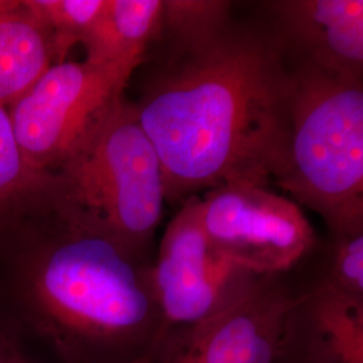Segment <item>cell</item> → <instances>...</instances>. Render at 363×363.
Segmentation results:
<instances>
[{"label":"cell","mask_w":363,"mask_h":363,"mask_svg":"<svg viewBox=\"0 0 363 363\" xmlns=\"http://www.w3.org/2000/svg\"><path fill=\"white\" fill-rule=\"evenodd\" d=\"M274 10L311 64L363 84V0H288Z\"/></svg>","instance_id":"obj_9"},{"label":"cell","mask_w":363,"mask_h":363,"mask_svg":"<svg viewBox=\"0 0 363 363\" xmlns=\"http://www.w3.org/2000/svg\"><path fill=\"white\" fill-rule=\"evenodd\" d=\"M133 363H155L154 362V355L151 354V355H148V357H144L142 359H139V361H136V362Z\"/></svg>","instance_id":"obj_19"},{"label":"cell","mask_w":363,"mask_h":363,"mask_svg":"<svg viewBox=\"0 0 363 363\" xmlns=\"http://www.w3.org/2000/svg\"><path fill=\"white\" fill-rule=\"evenodd\" d=\"M229 9L230 3L216 0L164 1L162 23H169L179 46H191L225 31Z\"/></svg>","instance_id":"obj_15"},{"label":"cell","mask_w":363,"mask_h":363,"mask_svg":"<svg viewBox=\"0 0 363 363\" xmlns=\"http://www.w3.org/2000/svg\"><path fill=\"white\" fill-rule=\"evenodd\" d=\"M50 178L28 167L13 135L7 108L0 106V237L26 229L37 210L49 206Z\"/></svg>","instance_id":"obj_12"},{"label":"cell","mask_w":363,"mask_h":363,"mask_svg":"<svg viewBox=\"0 0 363 363\" xmlns=\"http://www.w3.org/2000/svg\"><path fill=\"white\" fill-rule=\"evenodd\" d=\"M136 108L171 202L229 184L267 186L284 164L288 79L256 39L228 30L179 46Z\"/></svg>","instance_id":"obj_1"},{"label":"cell","mask_w":363,"mask_h":363,"mask_svg":"<svg viewBox=\"0 0 363 363\" xmlns=\"http://www.w3.org/2000/svg\"><path fill=\"white\" fill-rule=\"evenodd\" d=\"M163 9L160 0H105L103 11L81 43L85 61L130 78L162 27Z\"/></svg>","instance_id":"obj_10"},{"label":"cell","mask_w":363,"mask_h":363,"mask_svg":"<svg viewBox=\"0 0 363 363\" xmlns=\"http://www.w3.org/2000/svg\"><path fill=\"white\" fill-rule=\"evenodd\" d=\"M167 201L163 169L135 105L121 99L50 177L62 223L145 259Z\"/></svg>","instance_id":"obj_3"},{"label":"cell","mask_w":363,"mask_h":363,"mask_svg":"<svg viewBox=\"0 0 363 363\" xmlns=\"http://www.w3.org/2000/svg\"><path fill=\"white\" fill-rule=\"evenodd\" d=\"M55 64L52 40L27 0H0V106L9 108Z\"/></svg>","instance_id":"obj_11"},{"label":"cell","mask_w":363,"mask_h":363,"mask_svg":"<svg viewBox=\"0 0 363 363\" xmlns=\"http://www.w3.org/2000/svg\"><path fill=\"white\" fill-rule=\"evenodd\" d=\"M199 199L211 244L245 272L277 276L311 250L313 230L300 206L267 186L229 184Z\"/></svg>","instance_id":"obj_7"},{"label":"cell","mask_w":363,"mask_h":363,"mask_svg":"<svg viewBox=\"0 0 363 363\" xmlns=\"http://www.w3.org/2000/svg\"><path fill=\"white\" fill-rule=\"evenodd\" d=\"M276 183L345 241L363 234V84L311 66L288 79V135Z\"/></svg>","instance_id":"obj_4"},{"label":"cell","mask_w":363,"mask_h":363,"mask_svg":"<svg viewBox=\"0 0 363 363\" xmlns=\"http://www.w3.org/2000/svg\"><path fill=\"white\" fill-rule=\"evenodd\" d=\"M0 363H30L15 337L0 327Z\"/></svg>","instance_id":"obj_18"},{"label":"cell","mask_w":363,"mask_h":363,"mask_svg":"<svg viewBox=\"0 0 363 363\" xmlns=\"http://www.w3.org/2000/svg\"><path fill=\"white\" fill-rule=\"evenodd\" d=\"M320 283L363 300V234L337 241L328 271Z\"/></svg>","instance_id":"obj_17"},{"label":"cell","mask_w":363,"mask_h":363,"mask_svg":"<svg viewBox=\"0 0 363 363\" xmlns=\"http://www.w3.org/2000/svg\"><path fill=\"white\" fill-rule=\"evenodd\" d=\"M274 363H346L301 308L300 294Z\"/></svg>","instance_id":"obj_16"},{"label":"cell","mask_w":363,"mask_h":363,"mask_svg":"<svg viewBox=\"0 0 363 363\" xmlns=\"http://www.w3.org/2000/svg\"><path fill=\"white\" fill-rule=\"evenodd\" d=\"M49 33L55 64L82 43L103 11L105 0H27Z\"/></svg>","instance_id":"obj_14"},{"label":"cell","mask_w":363,"mask_h":363,"mask_svg":"<svg viewBox=\"0 0 363 363\" xmlns=\"http://www.w3.org/2000/svg\"><path fill=\"white\" fill-rule=\"evenodd\" d=\"M245 273L211 244L201 218L199 196L183 202L163 234L157 259L151 265L163 337L206 319Z\"/></svg>","instance_id":"obj_8"},{"label":"cell","mask_w":363,"mask_h":363,"mask_svg":"<svg viewBox=\"0 0 363 363\" xmlns=\"http://www.w3.org/2000/svg\"><path fill=\"white\" fill-rule=\"evenodd\" d=\"M300 304L345 362L363 363V300L319 283Z\"/></svg>","instance_id":"obj_13"},{"label":"cell","mask_w":363,"mask_h":363,"mask_svg":"<svg viewBox=\"0 0 363 363\" xmlns=\"http://www.w3.org/2000/svg\"><path fill=\"white\" fill-rule=\"evenodd\" d=\"M15 237L16 308L61 363H133L155 351L163 319L145 259L66 225Z\"/></svg>","instance_id":"obj_2"},{"label":"cell","mask_w":363,"mask_h":363,"mask_svg":"<svg viewBox=\"0 0 363 363\" xmlns=\"http://www.w3.org/2000/svg\"><path fill=\"white\" fill-rule=\"evenodd\" d=\"M130 78L88 61L52 64L7 108L28 167L50 178L124 99Z\"/></svg>","instance_id":"obj_5"},{"label":"cell","mask_w":363,"mask_h":363,"mask_svg":"<svg viewBox=\"0 0 363 363\" xmlns=\"http://www.w3.org/2000/svg\"><path fill=\"white\" fill-rule=\"evenodd\" d=\"M298 300L280 274L245 273L206 319L166 334L154 362L274 363Z\"/></svg>","instance_id":"obj_6"}]
</instances>
